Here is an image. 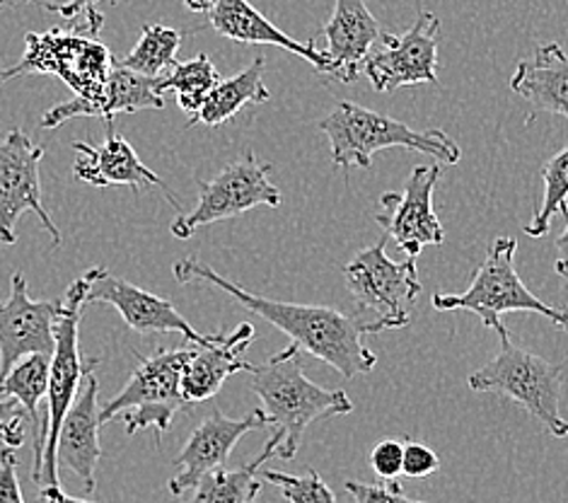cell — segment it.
<instances>
[{"instance_id":"obj_1","label":"cell","mask_w":568,"mask_h":503,"mask_svg":"<svg viewBox=\"0 0 568 503\" xmlns=\"http://www.w3.org/2000/svg\"><path fill=\"white\" fill-rule=\"evenodd\" d=\"M172 274L178 283H211L215 289L227 293L230 298L254 312L256 318L274 324L276 330L288 334L293 344L310 356L322 359L334 371L344 378H356L371 373L377 365L375 353L363 344V334H373L371 324L365 322L358 312L356 315H344L336 308L327 305H301V303H283L272 298L256 295L230 279L221 276L219 271L201 262L199 256H184L174 262Z\"/></svg>"},{"instance_id":"obj_2","label":"cell","mask_w":568,"mask_h":503,"mask_svg":"<svg viewBox=\"0 0 568 503\" xmlns=\"http://www.w3.org/2000/svg\"><path fill=\"white\" fill-rule=\"evenodd\" d=\"M85 20H80L75 30H49V32H30L27 49L20 63L10 68H0V83L10 78L27 73H49L59 76L65 85H71L75 98L61 102L39 121L42 129H57L65 121L78 117H90L94 102L102 100L106 80L114 68L112 51L100 42L102 16L94 8L80 12Z\"/></svg>"},{"instance_id":"obj_3","label":"cell","mask_w":568,"mask_h":503,"mask_svg":"<svg viewBox=\"0 0 568 503\" xmlns=\"http://www.w3.org/2000/svg\"><path fill=\"white\" fill-rule=\"evenodd\" d=\"M305 353L295 344L286 346L262 365H252V390L262 400L268 426H276L281 445L276 455L293 460L301 451L305 431L342 414L354 412L344 390H324L305 375Z\"/></svg>"},{"instance_id":"obj_4","label":"cell","mask_w":568,"mask_h":503,"mask_svg":"<svg viewBox=\"0 0 568 503\" xmlns=\"http://www.w3.org/2000/svg\"><path fill=\"white\" fill-rule=\"evenodd\" d=\"M320 131L329 139L332 162L342 170L373 165V155L383 148H409V151L433 155L445 165H457L459 145L440 129L416 131L385 114L365 110L354 102H339L320 121Z\"/></svg>"},{"instance_id":"obj_5","label":"cell","mask_w":568,"mask_h":503,"mask_svg":"<svg viewBox=\"0 0 568 503\" xmlns=\"http://www.w3.org/2000/svg\"><path fill=\"white\" fill-rule=\"evenodd\" d=\"M516 238H496L489 254L477 269L469 289L463 293H433V308L440 312L467 310L479 315L486 330H496L498 336H508V330L500 322L504 312H535L557 324L559 330L568 332V312L566 308H551L545 301L527 291L516 271Z\"/></svg>"},{"instance_id":"obj_6","label":"cell","mask_w":568,"mask_h":503,"mask_svg":"<svg viewBox=\"0 0 568 503\" xmlns=\"http://www.w3.org/2000/svg\"><path fill=\"white\" fill-rule=\"evenodd\" d=\"M469 390L496 392L518 402L551 436H568V421L561 416L564 365L549 363L537 353L513 344L510 334L500 336V351L494 361L467 378Z\"/></svg>"},{"instance_id":"obj_7","label":"cell","mask_w":568,"mask_h":503,"mask_svg":"<svg viewBox=\"0 0 568 503\" xmlns=\"http://www.w3.org/2000/svg\"><path fill=\"white\" fill-rule=\"evenodd\" d=\"M194 349H160L153 356H139L129 383L114 400L100 406V421L110 424L116 414H124L129 436L145 429H155L158 443L170 431L178 412L189 410L182 394V375Z\"/></svg>"},{"instance_id":"obj_8","label":"cell","mask_w":568,"mask_h":503,"mask_svg":"<svg viewBox=\"0 0 568 503\" xmlns=\"http://www.w3.org/2000/svg\"><path fill=\"white\" fill-rule=\"evenodd\" d=\"M85 293L88 283L85 276L75 279L69 291L63 295V315L57 324V349L51 353L49 363V392H47V445H44V460H42V489L44 486H59V433L63 426V419L73 406L80 383L85 375L98 369V359L83 361L80 356V318L85 310Z\"/></svg>"},{"instance_id":"obj_9","label":"cell","mask_w":568,"mask_h":503,"mask_svg":"<svg viewBox=\"0 0 568 503\" xmlns=\"http://www.w3.org/2000/svg\"><path fill=\"white\" fill-rule=\"evenodd\" d=\"M387 238L373 248L361 250L344 269L346 289L358 305V315L371 324V332L399 330L412 322L409 305L422 295L416 260H389Z\"/></svg>"},{"instance_id":"obj_10","label":"cell","mask_w":568,"mask_h":503,"mask_svg":"<svg viewBox=\"0 0 568 503\" xmlns=\"http://www.w3.org/2000/svg\"><path fill=\"white\" fill-rule=\"evenodd\" d=\"M272 165L260 162L252 151L230 162L211 182L196 180L199 203L192 213H180L172 223V235L189 240L199 228L235 219L256 207H281V189L268 180Z\"/></svg>"},{"instance_id":"obj_11","label":"cell","mask_w":568,"mask_h":503,"mask_svg":"<svg viewBox=\"0 0 568 503\" xmlns=\"http://www.w3.org/2000/svg\"><path fill=\"white\" fill-rule=\"evenodd\" d=\"M44 148L37 145L22 129H10L0 139V242L16 244V225L20 215L32 211L49 230L51 248L61 244V230L51 221L42 201L39 162Z\"/></svg>"},{"instance_id":"obj_12","label":"cell","mask_w":568,"mask_h":503,"mask_svg":"<svg viewBox=\"0 0 568 503\" xmlns=\"http://www.w3.org/2000/svg\"><path fill=\"white\" fill-rule=\"evenodd\" d=\"M440 22L433 12H422L402 34H381V49L368 53L363 73L377 92H392L407 85L438 83Z\"/></svg>"},{"instance_id":"obj_13","label":"cell","mask_w":568,"mask_h":503,"mask_svg":"<svg viewBox=\"0 0 568 503\" xmlns=\"http://www.w3.org/2000/svg\"><path fill=\"white\" fill-rule=\"evenodd\" d=\"M85 308L92 303H110L116 308V312L129 330L139 334H165V332H178L186 342L196 346H206L213 342L215 334H201L192 324H189L180 310L174 308L165 298H160L151 291H143L139 285H133L124 279L114 276L106 266H92L85 271Z\"/></svg>"},{"instance_id":"obj_14","label":"cell","mask_w":568,"mask_h":503,"mask_svg":"<svg viewBox=\"0 0 568 503\" xmlns=\"http://www.w3.org/2000/svg\"><path fill=\"white\" fill-rule=\"evenodd\" d=\"M438 180V165H418L412 170L402 192H385L381 197L383 213L375 215V223L414 260L428 244H443L445 240L443 223L433 209V192Z\"/></svg>"},{"instance_id":"obj_15","label":"cell","mask_w":568,"mask_h":503,"mask_svg":"<svg viewBox=\"0 0 568 503\" xmlns=\"http://www.w3.org/2000/svg\"><path fill=\"white\" fill-rule=\"evenodd\" d=\"M61 315V301H32L22 271L12 274L10 301L0 303V380L24 356L51 359Z\"/></svg>"},{"instance_id":"obj_16","label":"cell","mask_w":568,"mask_h":503,"mask_svg":"<svg viewBox=\"0 0 568 503\" xmlns=\"http://www.w3.org/2000/svg\"><path fill=\"white\" fill-rule=\"evenodd\" d=\"M264 426H268V419L262 406L242 419H227L223 412L213 410L192 431L182 453L174 457V465L180 467V472L168 482L170 494L182 496L186 489H196L204 474L225 467L230 453H233V447L242 436Z\"/></svg>"},{"instance_id":"obj_17","label":"cell","mask_w":568,"mask_h":503,"mask_svg":"<svg viewBox=\"0 0 568 503\" xmlns=\"http://www.w3.org/2000/svg\"><path fill=\"white\" fill-rule=\"evenodd\" d=\"M320 34L327 39V49L322 51L327 59L324 76H334L351 85L363 73V63L381 42L383 30L365 0H334L332 18Z\"/></svg>"},{"instance_id":"obj_18","label":"cell","mask_w":568,"mask_h":503,"mask_svg":"<svg viewBox=\"0 0 568 503\" xmlns=\"http://www.w3.org/2000/svg\"><path fill=\"white\" fill-rule=\"evenodd\" d=\"M78 160L73 165L75 180L88 182L92 187H131V189H145V187H160L165 192L168 201L172 203L178 213H182V207L178 197H174L168 184L160 177L145 168L141 158L133 151L131 143L124 135L114 133L112 121L106 129V139L102 145H90L83 141L73 143Z\"/></svg>"},{"instance_id":"obj_19","label":"cell","mask_w":568,"mask_h":503,"mask_svg":"<svg viewBox=\"0 0 568 503\" xmlns=\"http://www.w3.org/2000/svg\"><path fill=\"white\" fill-rule=\"evenodd\" d=\"M254 339V328L242 322L233 332H215L213 342L206 346H196L189 359L182 375V394L189 404L206 402L221 392L223 383L235 373H247L252 363L242 361L245 351Z\"/></svg>"},{"instance_id":"obj_20","label":"cell","mask_w":568,"mask_h":503,"mask_svg":"<svg viewBox=\"0 0 568 503\" xmlns=\"http://www.w3.org/2000/svg\"><path fill=\"white\" fill-rule=\"evenodd\" d=\"M100 383L98 375L88 373L73 406L63 419L59 433V462L69 467L85 484V492H94V470L102 457L100 447Z\"/></svg>"},{"instance_id":"obj_21","label":"cell","mask_w":568,"mask_h":503,"mask_svg":"<svg viewBox=\"0 0 568 503\" xmlns=\"http://www.w3.org/2000/svg\"><path fill=\"white\" fill-rule=\"evenodd\" d=\"M510 90L530 104V121L539 114L568 119V53L559 42L537 47L530 59L516 66Z\"/></svg>"},{"instance_id":"obj_22","label":"cell","mask_w":568,"mask_h":503,"mask_svg":"<svg viewBox=\"0 0 568 503\" xmlns=\"http://www.w3.org/2000/svg\"><path fill=\"white\" fill-rule=\"evenodd\" d=\"M209 22L225 39H233V42L240 44H272L286 49L295 53V57L305 59L310 66H315V71L327 73V59H324V53L315 47V42L301 44L291 34L278 30L272 20H266L250 0H221L209 12Z\"/></svg>"},{"instance_id":"obj_23","label":"cell","mask_w":568,"mask_h":503,"mask_svg":"<svg viewBox=\"0 0 568 503\" xmlns=\"http://www.w3.org/2000/svg\"><path fill=\"white\" fill-rule=\"evenodd\" d=\"M49 356L34 353V356L20 359L12 369L0 380V398H12L22 404L27 419L32 421L34 431V465H32V480L34 484L42 482V460H44V419L39 416L37 406L47 398L49 392Z\"/></svg>"},{"instance_id":"obj_24","label":"cell","mask_w":568,"mask_h":503,"mask_svg":"<svg viewBox=\"0 0 568 503\" xmlns=\"http://www.w3.org/2000/svg\"><path fill=\"white\" fill-rule=\"evenodd\" d=\"M268 100H272V92L264 85V59L260 57L237 76L219 80V85L211 90L204 107L186 121V127H221L225 121L235 119L245 107L264 104Z\"/></svg>"},{"instance_id":"obj_25","label":"cell","mask_w":568,"mask_h":503,"mask_svg":"<svg viewBox=\"0 0 568 503\" xmlns=\"http://www.w3.org/2000/svg\"><path fill=\"white\" fill-rule=\"evenodd\" d=\"M281 445V436L274 433L272 439L266 441L264 451L256 455L247 465L237 470H213L201 477L196 484V494L192 501L186 503H256V496L262 492L260 482V470L264 462L272 460Z\"/></svg>"},{"instance_id":"obj_26","label":"cell","mask_w":568,"mask_h":503,"mask_svg":"<svg viewBox=\"0 0 568 503\" xmlns=\"http://www.w3.org/2000/svg\"><path fill=\"white\" fill-rule=\"evenodd\" d=\"M158 83L160 78L139 76L114 61L102 100L92 104L90 117H102L106 121H112L119 114L162 110V107H165V98L160 94Z\"/></svg>"},{"instance_id":"obj_27","label":"cell","mask_w":568,"mask_h":503,"mask_svg":"<svg viewBox=\"0 0 568 503\" xmlns=\"http://www.w3.org/2000/svg\"><path fill=\"white\" fill-rule=\"evenodd\" d=\"M219 80L221 76L215 71L213 61L206 53H199L192 61L174 63L170 71L160 78L158 90L162 98H165L168 92H174L180 110L192 119L201 107H204L211 90L219 85Z\"/></svg>"},{"instance_id":"obj_28","label":"cell","mask_w":568,"mask_h":503,"mask_svg":"<svg viewBox=\"0 0 568 503\" xmlns=\"http://www.w3.org/2000/svg\"><path fill=\"white\" fill-rule=\"evenodd\" d=\"M182 32L165 24H145L141 39L124 59L116 63L145 78H162L165 71L178 63V51L182 47Z\"/></svg>"},{"instance_id":"obj_29","label":"cell","mask_w":568,"mask_h":503,"mask_svg":"<svg viewBox=\"0 0 568 503\" xmlns=\"http://www.w3.org/2000/svg\"><path fill=\"white\" fill-rule=\"evenodd\" d=\"M542 207L535 213V219L525 225V233L530 238H545L551 228L554 215H564L568 221V145L542 165Z\"/></svg>"},{"instance_id":"obj_30","label":"cell","mask_w":568,"mask_h":503,"mask_svg":"<svg viewBox=\"0 0 568 503\" xmlns=\"http://www.w3.org/2000/svg\"><path fill=\"white\" fill-rule=\"evenodd\" d=\"M262 480L272 482L288 503H336L334 492L324 484L315 470H307L303 477L276 470H264Z\"/></svg>"},{"instance_id":"obj_31","label":"cell","mask_w":568,"mask_h":503,"mask_svg":"<svg viewBox=\"0 0 568 503\" xmlns=\"http://www.w3.org/2000/svg\"><path fill=\"white\" fill-rule=\"evenodd\" d=\"M404 465V443L387 439L377 443L371 451V467L377 477L385 482H397Z\"/></svg>"},{"instance_id":"obj_32","label":"cell","mask_w":568,"mask_h":503,"mask_svg":"<svg viewBox=\"0 0 568 503\" xmlns=\"http://www.w3.org/2000/svg\"><path fill=\"white\" fill-rule=\"evenodd\" d=\"M440 470V457L433 447L424 443H404V465L402 474L412 480H424Z\"/></svg>"},{"instance_id":"obj_33","label":"cell","mask_w":568,"mask_h":503,"mask_svg":"<svg viewBox=\"0 0 568 503\" xmlns=\"http://www.w3.org/2000/svg\"><path fill=\"white\" fill-rule=\"evenodd\" d=\"M346 494L354 499V503H424V501H412L402 494V486L397 482L375 486V484H363L348 480L344 482Z\"/></svg>"},{"instance_id":"obj_34","label":"cell","mask_w":568,"mask_h":503,"mask_svg":"<svg viewBox=\"0 0 568 503\" xmlns=\"http://www.w3.org/2000/svg\"><path fill=\"white\" fill-rule=\"evenodd\" d=\"M24 416L27 412L18 400L0 398V441L16 451L24 443Z\"/></svg>"},{"instance_id":"obj_35","label":"cell","mask_w":568,"mask_h":503,"mask_svg":"<svg viewBox=\"0 0 568 503\" xmlns=\"http://www.w3.org/2000/svg\"><path fill=\"white\" fill-rule=\"evenodd\" d=\"M0 503H24L18 482L16 447H0Z\"/></svg>"},{"instance_id":"obj_36","label":"cell","mask_w":568,"mask_h":503,"mask_svg":"<svg viewBox=\"0 0 568 503\" xmlns=\"http://www.w3.org/2000/svg\"><path fill=\"white\" fill-rule=\"evenodd\" d=\"M554 271L568 281V225L557 240V262H554Z\"/></svg>"},{"instance_id":"obj_37","label":"cell","mask_w":568,"mask_h":503,"mask_svg":"<svg viewBox=\"0 0 568 503\" xmlns=\"http://www.w3.org/2000/svg\"><path fill=\"white\" fill-rule=\"evenodd\" d=\"M98 3H100V0H65V3L59 8V16L65 18V20H73V18L80 16V12H85Z\"/></svg>"},{"instance_id":"obj_38","label":"cell","mask_w":568,"mask_h":503,"mask_svg":"<svg viewBox=\"0 0 568 503\" xmlns=\"http://www.w3.org/2000/svg\"><path fill=\"white\" fill-rule=\"evenodd\" d=\"M20 6H39L51 12H59L61 0H0V8H20Z\"/></svg>"},{"instance_id":"obj_39","label":"cell","mask_w":568,"mask_h":503,"mask_svg":"<svg viewBox=\"0 0 568 503\" xmlns=\"http://www.w3.org/2000/svg\"><path fill=\"white\" fill-rule=\"evenodd\" d=\"M39 494H42V499H44L47 503H94V501H85V499L65 496L59 486H44Z\"/></svg>"},{"instance_id":"obj_40","label":"cell","mask_w":568,"mask_h":503,"mask_svg":"<svg viewBox=\"0 0 568 503\" xmlns=\"http://www.w3.org/2000/svg\"><path fill=\"white\" fill-rule=\"evenodd\" d=\"M186 10L192 12H211L215 6L221 3V0H182Z\"/></svg>"},{"instance_id":"obj_41","label":"cell","mask_w":568,"mask_h":503,"mask_svg":"<svg viewBox=\"0 0 568 503\" xmlns=\"http://www.w3.org/2000/svg\"><path fill=\"white\" fill-rule=\"evenodd\" d=\"M566 312H568V308H566Z\"/></svg>"}]
</instances>
